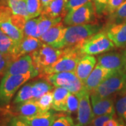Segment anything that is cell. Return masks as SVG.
<instances>
[{
	"mask_svg": "<svg viewBox=\"0 0 126 126\" xmlns=\"http://www.w3.org/2000/svg\"><path fill=\"white\" fill-rule=\"evenodd\" d=\"M8 126H30L19 116L11 118L8 122Z\"/></svg>",
	"mask_w": 126,
	"mask_h": 126,
	"instance_id": "41",
	"label": "cell"
},
{
	"mask_svg": "<svg viewBox=\"0 0 126 126\" xmlns=\"http://www.w3.org/2000/svg\"><path fill=\"white\" fill-rule=\"evenodd\" d=\"M79 107V98L77 94L71 93L69 94L66 104H65V111L69 114H71L72 113L77 111Z\"/></svg>",
	"mask_w": 126,
	"mask_h": 126,
	"instance_id": "33",
	"label": "cell"
},
{
	"mask_svg": "<svg viewBox=\"0 0 126 126\" xmlns=\"http://www.w3.org/2000/svg\"><path fill=\"white\" fill-rule=\"evenodd\" d=\"M27 20H28V19L23 16L13 14L12 17L11 18V22L14 25H15L17 28H18L20 30L23 32L25 25L26 23Z\"/></svg>",
	"mask_w": 126,
	"mask_h": 126,
	"instance_id": "37",
	"label": "cell"
},
{
	"mask_svg": "<svg viewBox=\"0 0 126 126\" xmlns=\"http://www.w3.org/2000/svg\"><path fill=\"white\" fill-rule=\"evenodd\" d=\"M12 61L13 60L11 58L0 53V77L4 75L7 68Z\"/></svg>",
	"mask_w": 126,
	"mask_h": 126,
	"instance_id": "38",
	"label": "cell"
},
{
	"mask_svg": "<svg viewBox=\"0 0 126 126\" xmlns=\"http://www.w3.org/2000/svg\"><path fill=\"white\" fill-rule=\"evenodd\" d=\"M33 77L35 76L32 73L3 76L0 83V108L7 107L18 89Z\"/></svg>",
	"mask_w": 126,
	"mask_h": 126,
	"instance_id": "2",
	"label": "cell"
},
{
	"mask_svg": "<svg viewBox=\"0 0 126 126\" xmlns=\"http://www.w3.org/2000/svg\"><path fill=\"white\" fill-rule=\"evenodd\" d=\"M94 4L96 15L101 17L107 14V8L109 3V0H92Z\"/></svg>",
	"mask_w": 126,
	"mask_h": 126,
	"instance_id": "35",
	"label": "cell"
},
{
	"mask_svg": "<svg viewBox=\"0 0 126 126\" xmlns=\"http://www.w3.org/2000/svg\"><path fill=\"white\" fill-rule=\"evenodd\" d=\"M126 81H125V83H124V86L123 87L122 90L119 92V95L121 96H123V95H126Z\"/></svg>",
	"mask_w": 126,
	"mask_h": 126,
	"instance_id": "43",
	"label": "cell"
},
{
	"mask_svg": "<svg viewBox=\"0 0 126 126\" xmlns=\"http://www.w3.org/2000/svg\"><path fill=\"white\" fill-rule=\"evenodd\" d=\"M97 60L93 55H83L77 63L75 74L83 83L96 65Z\"/></svg>",
	"mask_w": 126,
	"mask_h": 126,
	"instance_id": "16",
	"label": "cell"
},
{
	"mask_svg": "<svg viewBox=\"0 0 126 126\" xmlns=\"http://www.w3.org/2000/svg\"><path fill=\"white\" fill-rule=\"evenodd\" d=\"M58 114L46 111L31 116H19L30 126H51Z\"/></svg>",
	"mask_w": 126,
	"mask_h": 126,
	"instance_id": "18",
	"label": "cell"
},
{
	"mask_svg": "<svg viewBox=\"0 0 126 126\" xmlns=\"http://www.w3.org/2000/svg\"><path fill=\"white\" fill-rule=\"evenodd\" d=\"M18 44L0 30V53L15 60Z\"/></svg>",
	"mask_w": 126,
	"mask_h": 126,
	"instance_id": "22",
	"label": "cell"
},
{
	"mask_svg": "<svg viewBox=\"0 0 126 126\" xmlns=\"http://www.w3.org/2000/svg\"><path fill=\"white\" fill-rule=\"evenodd\" d=\"M114 116H115V114H107V115L95 116L94 119L93 120L91 124L93 125V126H103L104 123L105 122Z\"/></svg>",
	"mask_w": 126,
	"mask_h": 126,
	"instance_id": "40",
	"label": "cell"
},
{
	"mask_svg": "<svg viewBox=\"0 0 126 126\" xmlns=\"http://www.w3.org/2000/svg\"><path fill=\"white\" fill-rule=\"evenodd\" d=\"M116 72V71L108 69L97 64L94 67L93 72H91V74L89 75V77H88L86 81H85L84 83L85 88L90 94L105 79H107L108 77L111 76Z\"/></svg>",
	"mask_w": 126,
	"mask_h": 126,
	"instance_id": "13",
	"label": "cell"
},
{
	"mask_svg": "<svg viewBox=\"0 0 126 126\" xmlns=\"http://www.w3.org/2000/svg\"><path fill=\"white\" fill-rule=\"evenodd\" d=\"M42 4V7H43V10H44L46 8L48 7V6L50 4V2L53 0H40Z\"/></svg>",
	"mask_w": 126,
	"mask_h": 126,
	"instance_id": "42",
	"label": "cell"
},
{
	"mask_svg": "<svg viewBox=\"0 0 126 126\" xmlns=\"http://www.w3.org/2000/svg\"><path fill=\"white\" fill-rule=\"evenodd\" d=\"M115 107L118 118L126 124V94L118 99Z\"/></svg>",
	"mask_w": 126,
	"mask_h": 126,
	"instance_id": "32",
	"label": "cell"
},
{
	"mask_svg": "<svg viewBox=\"0 0 126 126\" xmlns=\"http://www.w3.org/2000/svg\"><path fill=\"white\" fill-rule=\"evenodd\" d=\"M28 18H37L43 11V7L40 0H26Z\"/></svg>",
	"mask_w": 126,
	"mask_h": 126,
	"instance_id": "28",
	"label": "cell"
},
{
	"mask_svg": "<svg viewBox=\"0 0 126 126\" xmlns=\"http://www.w3.org/2000/svg\"><path fill=\"white\" fill-rule=\"evenodd\" d=\"M1 4H5L4 3V0H0V6Z\"/></svg>",
	"mask_w": 126,
	"mask_h": 126,
	"instance_id": "45",
	"label": "cell"
},
{
	"mask_svg": "<svg viewBox=\"0 0 126 126\" xmlns=\"http://www.w3.org/2000/svg\"><path fill=\"white\" fill-rule=\"evenodd\" d=\"M28 73L34 74L35 77L39 74V72L34 67L30 54L23 55L13 60L10 63L5 74H26Z\"/></svg>",
	"mask_w": 126,
	"mask_h": 126,
	"instance_id": "11",
	"label": "cell"
},
{
	"mask_svg": "<svg viewBox=\"0 0 126 126\" xmlns=\"http://www.w3.org/2000/svg\"><path fill=\"white\" fill-rule=\"evenodd\" d=\"M64 1H66V2H67V1L68 0H64Z\"/></svg>",
	"mask_w": 126,
	"mask_h": 126,
	"instance_id": "49",
	"label": "cell"
},
{
	"mask_svg": "<svg viewBox=\"0 0 126 126\" xmlns=\"http://www.w3.org/2000/svg\"><path fill=\"white\" fill-rule=\"evenodd\" d=\"M42 44L43 42L39 38L25 36L17 47L15 60L23 55L30 54L38 49L42 45Z\"/></svg>",
	"mask_w": 126,
	"mask_h": 126,
	"instance_id": "17",
	"label": "cell"
},
{
	"mask_svg": "<svg viewBox=\"0 0 126 126\" xmlns=\"http://www.w3.org/2000/svg\"><path fill=\"white\" fill-rule=\"evenodd\" d=\"M15 105L14 111L18 114V116H31L43 112L39 107L36 99H29Z\"/></svg>",
	"mask_w": 126,
	"mask_h": 126,
	"instance_id": "19",
	"label": "cell"
},
{
	"mask_svg": "<svg viewBox=\"0 0 126 126\" xmlns=\"http://www.w3.org/2000/svg\"><path fill=\"white\" fill-rule=\"evenodd\" d=\"M62 18H53L44 14H41L39 17L38 23V34L39 38L44 34L50 27L62 21Z\"/></svg>",
	"mask_w": 126,
	"mask_h": 126,
	"instance_id": "25",
	"label": "cell"
},
{
	"mask_svg": "<svg viewBox=\"0 0 126 126\" xmlns=\"http://www.w3.org/2000/svg\"><path fill=\"white\" fill-rule=\"evenodd\" d=\"M54 89V86L46 79L32 82V99H38L46 93Z\"/></svg>",
	"mask_w": 126,
	"mask_h": 126,
	"instance_id": "24",
	"label": "cell"
},
{
	"mask_svg": "<svg viewBox=\"0 0 126 126\" xmlns=\"http://www.w3.org/2000/svg\"></svg>",
	"mask_w": 126,
	"mask_h": 126,
	"instance_id": "50",
	"label": "cell"
},
{
	"mask_svg": "<svg viewBox=\"0 0 126 126\" xmlns=\"http://www.w3.org/2000/svg\"><path fill=\"white\" fill-rule=\"evenodd\" d=\"M123 56H124V61H125V68H126V47L125 50L123 51Z\"/></svg>",
	"mask_w": 126,
	"mask_h": 126,
	"instance_id": "44",
	"label": "cell"
},
{
	"mask_svg": "<svg viewBox=\"0 0 126 126\" xmlns=\"http://www.w3.org/2000/svg\"><path fill=\"white\" fill-rule=\"evenodd\" d=\"M97 64L103 67L116 72L126 70L123 52H109L102 53L97 58Z\"/></svg>",
	"mask_w": 126,
	"mask_h": 126,
	"instance_id": "12",
	"label": "cell"
},
{
	"mask_svg": "<svg viewBox=\"0 0 126 126\" xmlns=\"http://www.w3.org/2000/svg\"><path fill=\"white\" fill-rule=\"evenodd\" d=\"M102 26L97 23H88L68 26L64 38V48L79 45L86 39L102 30Z\"/></svg>",
	"mask_w": 126,
	"mask_h": 126,
	"instance_id": "4",
	"label": "cell"
},
{
	"mask_svg": "<svg viewBox=\"0 0 126 126\" xmlns=\"http://www.w3.org/2000/svg\"><path fill=\"white\" fill-rule=\"evenodd\" d=\"M126 79V70L116 72L105 79L90 94H94L100 98L112 96V94L119 93L122 90Z\"/></svg>",
	"mask_w": 126,
	"mask_h": 126,
	"instance_id": "7",
	"label": "cell"
},
{
	"mask_svg": "<svg viewBox=\"0 0 126 126\" xmlns=\"http://www.w3.org/2000/svg\"><path fill=\"white\" fill-rule=\"evenodd\" d=\"M8 126L7 125H1V126Z\"/></svg>",
	"mask_w": 126,
	"mask_h": 126,
	"instance_id": "47",
	"label": "cell"
},
{
	"mask_svg": "<svg viewBox=\"0 0 126 126\" xmlns=\"http://www.w3.org/2000/svg\"><path fill=\"white\" fill-rule=\"evenodd\" d=\"M88 126H93V125H92V124H90V125H88Z\"/></svg>",
	"mask_w": 126,
	"mask_h": 126,
	"instance_id": "48",
	"label": "cell"
},
{
	"mask_svg": "<svg viewBox=\"0 0 126 126\" xmlns=\"http://www.w3.org/2000/svg\"><path fill=\"white\" fill-rule=\"evenodd\" d=\"M83 55L78 46L64 48V54L54 64L44 68L39 74V77L43 79L55 73L75 72L77 63Z\"/></svg>",
	"mask_w": 126,
	"mask_h": 126,
	"instance_id": "1",
	"label": "cell"
},
{
	"mask_svg": "<svg viewBox=\"0 0 126 126\" xmlns=\"http://www.w3.org/2000/svg\"><path fill=\"white\" fill-rule=\"evenodd\" d=\"M43 79L53 84L54 87L65 88L73 94H78L85 88L84 83L77 77L74 72L55 73Z\"/></svg>",
	"mask_w": 126,
	"mask_h": 126,
	"instance_id": "6",
	"label": "cell"
},
{
	"mask_svg": "<svg viewBox=\"0 0 126 126\" xmlns=\"http://www.w3.org/2000/svg\"><path fill=\"white\" fill-rule=\"evenodd\" d=\"M51 126H75L69 115H57Z\"/></svg>",
	"mask_w": 126,
	"mask_h": 126,
	"instance_id": "34",
	"label": "cell"
},
{
	"mask_svg": "<svg viewBox=\"0 0 126 126\" xmlns=\"http://www.w3.org/2000/svg\"><path fill=\"white\" fill-rule=\"evenodd\" d=\"M104 31L116 47L126 48V21L120 23L108 24Z\"/></svg>",
	"mask_w": 126,
	"mask_h": 126,
	"instance_id": "15",
	"label": "cell"
},
{
	"mask_svg": "<svg viewBox=\"0 0 126 126\" xmlns=\"http://www.w3.org/2000/svg\"><path fill=\"white\" fill-rule=\"evenodd\" d=\"M64 53V48L56 49L50 46L42 44L35 51L30 53L34 67L40 72L48 66L52 65Z\"/></svg>",
	"mask_w": 126,
	"mask_h": 126,
	"instance_id": "5",
	"label": "cell"
},
{
	"mask_svg": "<svg viewBox=\"0 0 126 126\" xmlns=\"http://www.w3.org/2000/svg\"><path fill=\"white\" fill-rule=\"evenodd\" d=\"M90 1L92 0H68L66 2L65 8L68 13L81 7Z\"/></svg>",
	"mask_w": 126,
	"mask_h": 126,
	"instance_id": "36",
	"label": "cell"
},
{
	"mask_svg": "<svg viewBox=\"0 0 126 126\" xmlns=\"http://www.w3.org/2000/svg\"><path fill=\"white\" fill-rule=\"evenodd\" d=\"M95 16L94 4L90 1L81 7L68 12L63 19V23L67 26H72L94 23Z\"/></svg>",
	"mask_w": 126,
	"mask_h": 126,
	"instance_id": "8",
	"label": "cell"
},
{
	"mask_svg": "<svg viewBox=\"0 0 126 126\" xmlns=\"http://www.w3.org/2000/svg\"><path fill=\"white\" fill-rule=\"evenodd\" d=\"M125 1L126 0H109L107 8V14H108L109 16L113 14Z\"/></svg>",
	"mask_w": 126,
	"mask_h": 126,
	"instance_id": "39",
	"label": "cell"
},
{
	"mask_svg": "<svg viewBox=\"0 0 126 126\" xmlns=\"http://www.w3.org/2000/svg\"><path fill=\"white\" fill-rule=\"evenodd\" d=\"M109 23H120L126 21V1L118 9L109 17Z\"/></svg>",
	"mask_w": 126,
	"mask_h": 126,
	"instance_id": "31",
	"label": "cell"
},
{
	"mask_svg": "<svg viewBox=\"0 0 126 126\" xmlns=\"http://www.w3.org/2000/svg\"><path fill=\"white\" fill-rule=\"evenodd\" d=\"M6 4L11 9L14 14L23 16L29 19L26 0H6Z\"/></svg>",
	"mask_w": 126,
	"mask_h": 126,
	"instance_id": "26",
	"label": "cell"
},
{
	"mask_svg": "<svg viewBox=\"0 0 126 126\" xmlns=\"http://www.w3.org/2000/svg\"><path fill=\"white\" fill-rule=\"evenodd\" d=\"M4 3L5 4H6V0H4Z\"/></svg>",
	"mask_w": 126,
	"mask_h": 126,
	"instance_id": "46",
	"label": "cell"
},
{
	"mask_svg": "<svg viewBox=\"0 0 126 126\" xmlns=\"http://www.w3.org/2000/svg\"><path fill=\"white\" fill-rule=\"evenodd\" d=\"M38 23H39V18H30L27 20L23 30L24 36H33V37L39 38Z\"/></svg>",
	"mask_w": 126,
	"mask_h": 126,
	"instance_id": "29",
	"label": "cell"
},
{
	"mask_svg": "<svg viewBox=\"0 0 126 126\" xmlns=\"http://www.w3.org/2000/svg\"><path fill=\"white\" fill-rule=\"evenodd\" d=\"M31 99H32V82H30L20 88V90H18L17 94L15 96L13 100V104L15 105V104L21 103V102H25L27 100Z\"/></svg>",
	"mask_w": 126,
	"mask_h": 126,
	"instance_id": "27",
	"label": "cell"
},
{
	"mask_svg": "<svg viewBox=\"0 0 126 126\" xmlns=\"http://www.w3.org/2000/svg\"><path fill=\"white\" fill-rule=\"evenodd\" d=\"M79 98V107L77 110V123L75 126H88L92 123L95 117L90 100V93L84 88L77 94Z\"/></svg>",
	"mask_w": 126,
	"mask_h": 126,
	"instance_id": "9",
	"label": "cell"
},
{
	"mask_svg": "<svg viewBox=\"0 0 126 126\" xmlns=\"http://www.w3.org/2000/svg\"><path fill=\"white\" fill-rule=\"evenodd\" d=\"M90 99L94 116L116 114V107L112 96L100 98L94 94H90Z\"/></svg>",
	"mask_w": 126,
	"mask_h": 126,
	"instance_id": "14",
	"label": "cell"
},
{
	"mask_svg": "<svg viewBox=\"0 0 126 126\" xmlns=\"http://www.w3.org/2000/svg\"><path fill=\"white\" fill-rule=\"evenodd\" d=\"M77 46L81 54L90 55L102 54L116 47L104 30L92 35Z\"/></svg>",
	"mask_w": 126,
	"mask_h": 126,
	"instance_id": "3",
	"label": "cell"
},
{
	"mask_svg": "<svg viewBox=\"0 0 126 126\" xmlns=\"http://www.w3.org/2000/svg\"><path fill=\"white\" fill-rule=\"evenodd\" d=\"M37 104L43 112L48 111L52 108L53 102V91H49L43 94L40 98L36 99Z\"/></svg>",
	"mask_w": 126,
	"mask_h": 126,
	"instance_id": "30",
	"label": "cell"
},
{
	"mask_svg": "<svg viewBox=\"0 0 126 126\" xmlns=\"http://www.w3.org/2000/svg\"><path fill=\"white\" fill-rule=\"evenodd\" d=\"M53 102L52 109L56 111H65V104L70 92L63 87H55L53 90Z\"/></svg>",
	"mask_w": 126,
	"mask_h": 126,
	"instance_id": "20",
	"label": "cell"
},
{
	"mask_svg": "<svg viewBox=\"0 0 126 126\" xmlns=\"http://www.w3.org/2000/svg\"><path fill=\"white\" fill-rule=\"evenodd\" d=\"M67 27L63 23H59L50 27L39 37L40 40L45 44L56 49L64 48V38Z\"/></svg>",
	"mask_w": 126,
	"mask_h": 126,
	"instance_id": "10",
	"label": "cell"
},
{
	"mask_svg": "<svg viewBox=\"0 0 126 126\" xmlns=\"http://www.w3.org/2000/svg\"><path fill=\"white\" fill-rule=\"evenodd\" d=\"M65 5L64 0H53L48 7L43 10L41 14L53 18H64L67 14Z\"/></svg>",
	"mask_w": 126,
	"mask_h": 126,
	"instance_id": "21",
	"label": "cell"
},
{
	"mask_svg": "<svg viewBox=\"0 0 126 126\" xmlns=\"http://www.w3.org/2000/svg\"><path fill=\"white\" fill-rule=\"evenodd\" d=\"M0 30L14 41L17 44H19L24 37V33L18 28L14 25L10 20L0 22Z\"/></svg>",
	"mask_w": 126,
	"mask_h": 126,
	"instance_id": "23",
	"label": "cell"
}]
</instances>
